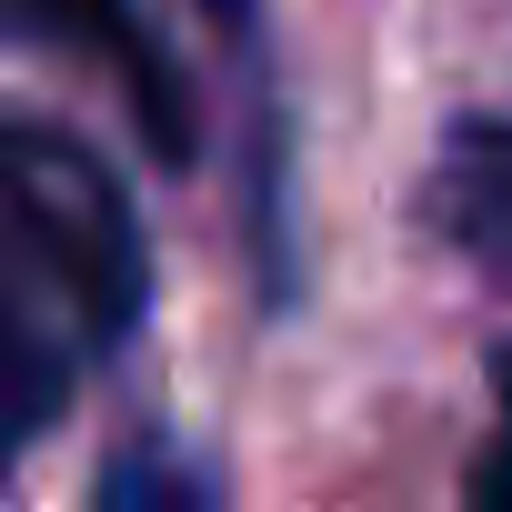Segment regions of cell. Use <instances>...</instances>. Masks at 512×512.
Instances as JSON below:
<instances>
[{
	"label": "cell",
	"mask_w": 512,
	"mask_h": 512,
	"mask_svg": "<svg viewBox=\"0 0 512 512\" xmlns=\"http://www.w3.org/2000/svg\"><path fill=\"white\" fill-rule=\"evenodd\" d=\"M141 312V221L121 181L41 121L0 111V342L91 362Z\"/></svg>",
	"instance_id": "cell-1"
},
{
	"label": "cell",
	"mask_w": 512,
	"mask_h": 512,
	"mask_svg": "<svg viewBox=\"0 0 512 512\" xmlns=\"http://www.w3.org/2000/svg\"><path fill=\"white\" fill-rule=\"evenodd\" d=\"M11 11H21L41 41L91 51V61L131 91V121L151 131V151H161V161H191V91H181L171 51L141 31V11H131V0H11Z\"/></svg>",
	"instance_id": "cell-2"
},
{
	"label": "cell",
	"mask_w": 512,
	"mask_h": 512,
	"mask_svg": "<svg viewBox=\"0 0 512 512\" xmlns=\"http://www.w3.org/2000/svg\"><path fill=\"white\" fill-rule=\"evenodd\" d=\"M91 512H211V482H201V472H191L181 452L141 442V452H121V462L101 472Z\"/></svg>",
	"instance_id": "cell-3"
},
{
	"label": "cell",
	"mask_w": 512,
	"mask_h": 512,
	"mask_svg": "<svg viewBox=\"0 0 512 512\" xmlns=\"http://www.w3.org/2000/svg\"><path fill=\"white\" fill-rule=\"evenodd\" d=\"M61 392H71V362H51V352H31V342H0V462L61 412Z\"/></svg>",
	"instance_id": "cell-4"
},
{
	"label": "cell",
	"mask_w": 512,
	"mask_h": 512,
	"mask_svg": "<svg viewBox=\"0 0 512 512\" xmlns=\"http://www.w3.org/2000/svg\"><path fill=\"white\" fill-rule=\"evenodd\" d=\"M462 512H512V462H482V482H472Z\"/></svg>",
	"instance_id": "cell-5"
},
{
	"label": "cell",
	"mask_w": 512,
	"mask_h": 512,
	"mask_svg": "<svg viewBox=\"0 0 512 512\" xmlns=\"http://www.w3.org/2000/svg\"><path fill=\"white\" fill-rule=\"evenodd\" d=\"M492 382H502V402H512V342H502V362H492Z\"/></svg>",
	"instance_id": "cell-6"
},
{
	"label": "cell",
	"mask_w": 512,
	"mask_h": 512,
	"mask_svg": "<svg viewBox=\"0 0 512 512\" xmlns=\"http://www.w3.org/2000/svg\"><path fill=\"white\" fill-rule=\"evenodd\" d=\"M211 11H221V21H241V11H251V0H211Z\"/></svg>",
	"instance_id": "cell-7"
}]
</instances>
